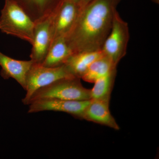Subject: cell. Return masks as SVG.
Segmentation results:
<instances>
[{"label": "cell", "instance_id": "obj_14", "mask_svg": "<svg viewBox=\"0 0 159 159\" xmlns=\"http://www.w3.org/2000/svg\"><path fill=\"white\" fill-rule=\"evenodd\" d=\"M116 67L110 59L104 54L91 65L81 79L86 82L94 83L108 75L116 69Z\"/></svg>", "mask_w": 159, "mask_h": 159}, {"label": "cell", "instance_id": "obj_11", "mask_svg": "<svg viewBox=\"0 0 159 159\" xmlns=\"http://www.w3.org/2000/svg\"><path fill=\"white\" fill-rule=\"evenodd\" d=\"M109 102L91 99L84 112L82 119L105 125L115 130H119L120 127L111 113Z\"/></svg>", "mask_w": 159, "mask_h": 159}, {"label": "cell", "instance_id": "obj_4", "mask_svg": "<svg viewBox=\"0 0 159 159\" xmlns=\"http://www.w3.org/2000/svg\"><path fill=\"white\" fill-rule=\"evenodd\" d=\"M75 77L72 76L64 65L55 67L45 66L41 64L33 63L26 79L24 89L26 95L22 99L25 105H28L29 100L35 92L59 80Z\"/></svg>", "mask_w": 159, "mask_h": 159}, {"label": "cell", "instance_id": "obj_12", "mask_svg": "<svg viewBox=\"0 0 159 159\" xmlns=\"http://www.w3.org/2000/svg\"><path fill=\"white\" fill-rule=\"evenodd\" d=\"M103 55L101 50L77 52L73 53L64 65L72 76L81 79L91 65Z\"/></svg>", "mask_w": 159, "mask_h": 159}, {"label": "cell", "instance_id": "obj_13", "mask_svg": "<svg viewBox=\"0 0 159 159\" xmlns=\"http://www.w3.org/2000/svg\"><path fill=\"white\" fill-rule=\"evenodd\" d=\"M73 54L66 38H57L52 42L45 58L41 64L49 67L62 66Z\"/></svg>", "mask_w": 159, "mask_h": 159}, {"label": "cell", "instance_id": "obj_6", "mask_svg": "<svg viewBox=\"0 0 159 159\" xmlns=\"http://www.w3.org/2000/svg\"><path fill=\"white\" fill-rule=\"evenodd\" d=\"M90 100L74 101L54 98L38 99L28 105V113H34L45 111L62 112L70 114L75 118L82 119L84 112Z\"/></svg>", "mask_w": 159, "mask_h": 159}, {"label": "cell", "instance_id": "obj_8", "mask_svg": "<svg viewBox=\"0 0 159 159\" xmlns=\"http://www.w3.org/2000/svg\"><path fill=\"white\" fill-rule=\"evenodd\" d=\"M80 12L77 3L73 0H64L54 14L52 24L53 41L58 37H66L69 34L75 25Z\"/></svg>", "mask_w": 159, "mask_h": 159}, {"label": "cell", "instance_id": "obj_15", "mask_svg": "<svg viewBox=\"0 0 159 159\" xmlns=\"http://www.w3.org/2000/svg\"><path fill=\"white\" fill-rule=\"evenodd\" d=\"M116 74V69L108 75L98 79L94 83V86L91 89V99H97L109 101Z\"/></svg>", "mask_w": 159, "mask_h": 159}, {"label": "cell", "instance_id": "obj_3", "mask_svg": "<svg viewBox=\"0 0 159 159\" xmlns=\"http://www.w3.org/2000/svg\"><path fill=\"white\" fill-rule=\"evenodd\" d=\"M80 79L77 77L64 78L39 89L31 97L28 105L34 100L45 98L74 101L90 100L91 89L84 88Z\"/></svg>", "mask_w": 159, "mask_h": 159}, {"label": "cell", "instance_id": "obj_9", "mask_svg": "<svg viewBox=\"0 0 159 159\" xmlns=\"http://www.w3.org/2000/svg\"><path fill=\"white\" fill-rule=\"evenodd\" d=\"M17 4L34 23L54 14L64 0H10Z\"/></svg>", "mask_w": 159, "mask_h": 159}, {"label": "cell", "instance_id": "obj_16", "mask_svg": "<svg viewBox=\"0 0 159 159\" xmlns=\"http://www.w3.org/2000/svg\"><path fill=\"white\" fill-rule=\"evenodd\" d=\"M93 0H79V2L78 3L80 11L85 6H86L90 2Z\"/></svg>", "mask_w": 159, "mask_h": 159}, {"label": "cell", "instance_id": "obj_1", "mask_svg": "<svg viewBox=\"0 0 159 159\" xmlns=\"http://www.w3.org/2000/svg\"><path fill=\"white\" fill-rule=\"evenodd\" d=\"M120 1L93 0L81 10L74 28L65 37L73 53L101 50Z\"/></svg>", "mask_w": 159, "mask_h": 159}, {"label": "cell", "instance_id": "obj_7", "mask_svg": "<svg viewBox=\"0 0 159 159\" xmlns=\"http://www.w3.org/2000/svg\"><path fill=\"white\" fill-rule=\"evenodd\" d=\"M54 13L35 23L30 58L33 63L42 64L53 42L52 24Z\"/></svg>", "mask_w": 159, "mask_h": 159}, {"label": "cell", "instance_id": "obj_5", "mask_svg": "<svg viewBox=\"0 0 159 159\" xmlns=\"http://www.w3.org/2000/svg\"><path fill=\"white\" fill-rule=\"evenodd\" d=\"M129 39L128 23L122 19L117 10L114 14L111 29L102 50L116 66L126 55Z\"/></svg>", "mask_w": 159, "mask_h": 159}, {"label": "cell", "instance_id": "obj_10", "mask_svg": "<svg viewBox=\"0 0 159 159\" xmlns=\"http://www.w3.org/2000/svg\"><path fill=\"white\" fill-rule=\"evenodd\" d=\"M33 64L31 59L19 60L9 57L0 51L1 76L4 79H14L24 89L25 86L27 74Z\"/></svg>", "mask_w": 159, "mask_h": 159}, {"label": "cell", "instance_id": "obj_2", "mask_svg": "<svg viewBox=\"0 0 159 159\" xmlns=\"http://www.w3.org/2000/svg\"><path fill=\"white\" fill-rule=\"evenodd\" d=\"M35 23L18 5L10 0H5L1 11L0 30L32 44Z\"/></svg>", "mask_w": 159, "mask_h": 159}, {"label": "cell", "instance_id": "obj_17", "mask_svg": "<svg viewBox=\"0 0 159 159\" xmlns=\"http://www.w3.org/2000/svg\"><path fill=\"white\" fill-rule=\"evenodd\" d=\"M73 1L77 3V4H78L79 2V0H73Z\"/></svg>", "mask_w": 159, "mask_h": 159}]
</instances>
